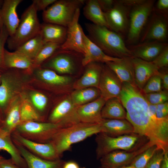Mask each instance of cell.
<instances>
[{
	"instance_id": "1",
	"label": "cell",
	"mask_w": 168,
	"mask_h": 168,
	"mask_svg": "<svg viewBox=\"0 0 168 168\" xmlns=\"http://www.w3.org/2000/svg\"><path fill=\"white\" fill-rule=\"evenodd\" d=\"M122 83L118 98L126 110V119L133 125L134 133L146 137L164 152L168 151V117L159 119L152 115L141 90L135 84Z\"/></svg>"
},
{
	"instance_id": "2",
	"label": "cell",
	"mask_w": 168,
	"mask_h": 168,
	"mask_svg": "<svg viewBox=\"0 0 168 168\" xmlns=\"http://www.w3.org/2000/svg\"><path fill=\"white\" fill-rule=\"evenodd\" d=\"M89 39L106 54L114 57H133L122 36L106 27L92 23H85Z\"/></svg>"
},
{
	"instance_id": "3",
	"label": "cell",
	"mask_w": 168,
	"mask_h": 168,
	"mask_svg": "<svg viewBox=\"0 0 168 168\" xmlns=\"http://www.w3.org/2000/svg\"><path fill=\"white\" fill-rule=\"evenodd\" d=\"M101 132L100 124L82 122L60 129L49 142L62 156L63 153L69 150L72 145Z\"/></svg>"
},
{
	"instance_id": "4",
	"label": "cell",
	"mask_w": 168,
	"mask_h": 168,
	"mask_svg": "<svg viewBox=\"0 0 168 168\" xmlns=\"http://www.w3.org/2000/svg\"><path fill=\"white\" fill-rule=\"evenodd\" d=\"M95 140L97 144L96 154L97 159L116 150H136L149 141L146 137L134 133L111 137L100 133L97 134Z\"/></svg>"
},
{
	"instance_id": "5",
	"label": "cell",
	"mask_w": 168,
	"mask_h": 168,
	"mask_svg": "<svg viewBox=\"0 0 168 168\" xmlns=\"http://www.w3.org/2000/svg\"><path fill=\"white\" fill-rule=\"evenodd\" d=\"M37 12L32 3L24 11L15 33L12 36H9L7 40L9 49L16 50L40 32L41 24Z\"/></svg>"
},
{
	"instance_id": "6",
	"label": "cell",
	"mask_w": 168,
	"mask_h": 168,
	"mask_svg": "<svg viewBox=\"0 0 168 168\" xmlns=\"http://www.w3.org/2000/svg\"><path fill=\"white\" fill-rule=\"evenodd\" d=\"M85 0H56L44 11L42 18L44 22L67 27L72 22L75 13L85 4Z\"/></svg>"
},
{
	"instance_id": "7",
	"label": "cell",
	"mask_w": 168,
	"mask_h": 168,
	"mask_svg": "<svg viewBox=\"0 0 168 168\" xmlns=\"http://www.w3.org/2000/svg\"><path fill=\"white\" fill-rule=\"evenodd\" d=\"M62 128H63L59 124L49 122L29 121L21 123L14 131L32 141L45 143L49 142L54 135Z\"/></svg>"
},
{
	"instance_id": "8",
	"label": "cell",
	"mask_w": 168,
	"mask_h": 168,
	"mask_svg": "<svg viewBox=\"0 0 168 168\" xmlns=\"http://www.w3.org/2000/svg\"><path fill=\"white\" fill-rule=\"evenodd\" d=\"M155 2L153 0H144L142 2L133 7L130 13L127 36V41L129 43H134L139 39L152 11Z\"/></svg>"
},
{
	"instance_id": "9",
	"label": "cell",
	"mask_w": 168,
	"mask_h": 168,
	"mask_svg": "<svg viewBox=\"0 0 168 168\" xmlns=\"http://www.w3.org/2000/svg\"><path fill=\"white\" fill-rule=\"evenodd\" d=\"M82 54H83L59 48L45 61L43 66L45 68L52 69L59 73L72 74L77 69V58Z\"/></svg>"
},
{
	"instance_id": "10",
	"label": "cell",
	"mask_w": 168,
	"mask_h": 168,
	"mask_svg": "<svg viewBox=\"0 0 168 168\" xmlns=\"http://www.w3.org/2000/svg\"><path fill=\"white\" fill-rule=\"evenodd\" d=\"M7 69L1 74L0 111L3 116L10 103L21 89L22 81Z\"/></svg>"
},
{
	"instance_id": "11",
	"label": "cell",
	"mask_w": 168,
	"mask_h": 168,
	"mask_svg": "<svg viewBox=\"0 0 168 168\" xmlns=\"http://www.w3.org/2000/svg\"><path fill=\"white\" fill-rule=\"evenodd\" d=\"M77 107L70 96L67 97L53 110L49 116V122L59 124L63 128L80 122L77 113Z\"/></svg>"
},
{
	"instance_id": "12",
	"label": "cell",
	"mask_w": 168,
	"mask_h": 168,
	"mask_svg": "<svg viewBox=\"0 0 168 168\" xmlns=\"http://www.w3.org/2000/svg\"><path fill=\"white\" fill-rule=\"evenodd\" d=\"M14 142L24 147L30 152L42 159L49 161L61 159V156L50 142L42 143L32 141L14 131L11 134Z\"/></svg>"
},
{
	"instance_id": "13",
	"label": "cell",
	"mask_w": 168,
	"mask_h": 168,
	"mask_svg": "<svg viewBox=\"0 0 168 168\" xmlns=\"http://www.w3.org/2000/svg\"><path fill=\"white\" fill-rule=\"evenodd\" d=\"M154 144H155L149 141L134 151L117 150L110 152L99 159L101 166L117 168L129 165L137 156Z\"/></svg>"
},
{
	"instance_id": "14",
	"label": "cell",
	"mask_w": 168,
	"mask_h": 168,
	"mask_svg": "<svg viewBox=\"0 0 168 168\" xmlns=\"http://www.w3.org/2000/svg\"><path fill=\"white\" fill-rule=\"evenodd\" d=\"M80 9L76 11L73 18L67 27L66 40L61 45L60 49L72 51L82 54L85 53L83 38V31L78 23Z\"/></svg>"
},
{
	"instance_id": "15",
	"label": "cell",
	"mask_w": 168,
	"mask_h": 168,
	"mask_svg": "<svg viewBox=\"0 0 168 168\" xmlns=\"http://www.w3.org/2000/svg\"><path fill=\"white\" fill-rule=\"evenodd\" d=\"M122 82L106 65L103 66L98 88L100 96L105 100L118 98L122 87Z\"/></svg>"
},
{
	"instance_id": "16",
	"label": "cell",
	"mask_w": 168,
	"mask_h": 168,
	"mask_svg": "<svg viewBox=\"0 0 168 168\" xmlns=\"http://www.w3.org/2000/svg\"><path fill=\"white\" fill-rule=\"evenodd\" d=\"M128 7L115 1L113 7L104 12L109 29L118 33L125 31L129 25Z\"/></svg>"
},
{
	"instance_id": "17",
	"label": "cell",
	"mask_w": 168,
	"mask_h": 168,
	"mask_svg": "<svg viewBox=\"0 0 168 168\" xmlns=\"http://www.w3.org/2000/svg\"><path fill=\"white\" fill-rule=\"evenodd\" d=\"M106 101L100 96L91 102L78 107L77 112L80 122L100 124L103 119L101 110Z\"/></svg>"
},
{
	"instance_id": "18",
	"label": "cell",
	"mask_w": 168,
	"mask_h": 168,
	"mask_svg": "<svg viewBox=\"0 0 168 168\" xmlns=\"http://www.w3.org/2000/svg\"><path fill=\"white\" fill-rule=\"evenodd\" d=\"M83 38L85 53L82 64L85 67L92 62L105 63L117 62L122 58L110 56L105 54L100 48L92 42L83 32Z\"/></svg>"
},
{
	"instance_id": "19",
	"label": "cell",
	"mask_w": 168,
	"mask_h": 168,
	"mask_svg": "<svg viewBox=\"0 0 168 168\" xmlns=\"http://www.w3.org/2000/svg\"><path fill=\"white\" fill-rule=\"evenodd\" d=\"M132 61L134 71V84L141 90L149 79L159 70L152 62L133 57Z\"/></svg>"
},
{
	"instance_id": "20",
	"label": "cell",
	"mask_w": 168,
	"mask_h": 168,
	"mask_svg": "<svg viewBox=\"0 0 168 168\" xmlns=\"http://www.w3.org/2000/svg\"><path fill=\"white\" fill-rule=\"evenodd\" d=\"M22 1L4 0L1 8L4 25L7 31L9 36H12L14 34L19 24L20 19L17 14L16 8Z\"/></svg>"
},
{
	"instance_id": "21",
	"label": "cell",
	"mask_w": 168,
	"mask_h": 168,
	"mask_svg": "<svg viewBox=\"0 0 168 168\" xmlns=\"http://www.w3.org/2000/svg\"><path fill=\"white\" fill-rule=\"evenodd\" d=\"M85 67L83 74L74 83L73 88L75 90L92 87L98 88L103 66L99 63L92 62Z\"/></svg>"
},
{
	"instance_id": "22",
	"label": "cell",
	"mask_w": 168,
	"mask_h": 168,
	"mask_svg": "<svg viewBox=\"0 0 168 168\" xmlns=\"http://www.w3.org/2000/svg\"><path fill=\"white\" fill-rule=\"evenodd\" d=\"M167 45L163 42L150 41L137 45L130 49L133 57L152 62Z\"/></svg>"
},
{
	"instance_id": "23",
	"label": "cell",
	"mask_w": 168,
	"mask_h": 168,
	"mask_svg": "<svg viewBox=\"0 0 168 168\" xmlns=\"http://www.w3.org/2000/svg\"><path fill=\"white\" fill-rule=\"evenodd\" d=\"M168 25L162 16H155L142 39V41H156L162 42L167 38Z\"/></svg>"
},
{
	"instance_id": "24",
	"label": "cell",
	"mask_w": 168,
	"mask_h": 168,
	"mask_svg": "<svg viewBox=\"0 0 168 168\" xmlns=\"http://www.w3.org/2000/svg\"><path fill=\"white\" fill-rule=\"evenodd\" d=\"M101 132L111 137H117L134 133V128L126 119H103L100 124Z\"/></svg>"
},
{
	"instance_id": "25",
	"label": "cell",
	"mask_w": 168,
	"mask_h": 168,
	"mask_svg": "<svg viewBox=\"0 0 168 168\" xmlns=\"http://www.w3.org/2000/svg\"><path fill=\"white\" fill-rule=\"evenodd\" d=\"M132 58H122L118 61L110 62L105 63L122 83L134 84V71Z\"/></svg>"
},
{
	"instance_id": "26",
	"label": "cell",
	"mask_w": 168,
	"mask_h": 168,
	"mask_svg": "<svg viewBox=\"0 0 168 168\" xmlns=\"http://www.w3.org/2000/svg\"><path fill=\"white\" fill-rule=\"evenodd\" d=\"M14 142L24 159L27 168H62L65 162L61 159L49 161L42 159L32 153L21 145Z\"/></svg>"
},
{
	"instance_id": "27",
	"label": "cell",
	"mask_w": 168,
	"mask_h": 168,
	"mask_svg": "<svg viewBox=\"0 0 168 168\" xmlns=\"http://www.w3.org/2000/svg\"><path fill=\"white\" fill-rule=\"evenodd\" d=\"M1 151L9 153L16 165L21 168H27L24 159L13 141L11 133L2 128L0 129V151Z\"/></svg>"
},
{
	"instance_id": "28",
	"label": "cell",
	"mask_w": 168,
	"mask_h": 168,
	"mask_svg": "<svg viewBox=\"0 0 168 168\" xmlns=\"http://www.w3.org/2000/svg\"><path fill=\"white\" fill-rule=\"evenodd\" d=\"M67 27L44 22L41 24L40 33L44 44L52 42L62 44L67 36Z\"/></svg>"
},
{
	"instance_id": "29",
	"label": "cell",
	"mask_w": 168,
	"mask_h": 168,
	"mask_svg": "<svg viewBox=\"0 0 168 168\" xmlns=\"http://www.w3.org/2000/svg\"><path fill=\"white\" fill-rule=\"evenodd\" d=\"M21 102L19 97H16L10 103L4 116L1 128L11 134L21 123L20 109Z\"/></svg>"
},
{
	"instance_id": "30",
	"label": "cell",
	"mask_w": 168,
	"mask_h": 168,
	"mask_svg": "<svg viewBox=\"0 0 168 168\" xmlns=\"http://www.w3.org/2000/svg\"><path fill=\"white\" fill-rule=\"evenodd\" d=\"M4 62L7 69L17 68L28 69L34 67L33 60L16 50L10 52L5 49Z\"/></svg>"
},
{
	"instance_id": "31",
	"label": "cell",
	"mask_w": 168,
	"mask_h": 168,
	"mask_svg": "<svg viewBox=\"0 0 168 168\" xmlns=\"http://www.w3.org/2000/svg\"><path fill=\"white\" fill-rule=\"evenodd\" d=\"M102 119H125L126 118V111L118 98L107 100L101 111Z\"/></svg>"
},
{
	"instance_id": "32",
	"label": "cell",
	"mask_w": 168,
	"mask_h": 168,
	"mask_svg": "<svg viewBox=\"0 0 168 168\" xmlns=\"http://www.w3.org/2000/svg\"><path fill=\"white\" fill-rule=\"evenodd\" d=\"M83 9L85 16L92 22L108 28L104 13L101 10L97 0H85Z\"/></svg>"
},
{
	"instance_id": "33",
	"label": "cell",
	"mask_w": 168,
	"mask_h": 168,
	"mask_svg": "<svg viewBox=\"0 0 168 168\" xmlns=\"http://www.w3.org/2000/svg\"><path fill=\"white\" fill-rule=\"evenodd\" d=\"M100 96L99 89L92 87L75 90L70 97L73 103L78 107L91 102Z\"/></svg>"
},
{
	"instance_id": "34",
	"label": "cell",
	"mask_w": 168,
	"mask_h": 168,
	"mask_svg": "<svg viewBox=\"0 0 168 168\" xmlns=\"http://www.w3.org/2000/svg\"><path fill=\"white\" fill-rule=\"evenodd\" d=\"M35 73L42 81L50 85L67 86L72 82L70 77L59 75L53 70L47 68H38L35 70Z\"/></svg>"
},
{
	"instance_id": "35",
	"label": "cell",
	"mask_w": 168,
	"mask_h": 168,
	"mask_svg": "<svg viewBox=\"0 0 168 168\" xmlns=\"http://www.w3.org/2000/svg\"><path fill=\"white\" fill-rule=\"evenodd\" d=\"M40 32L18 48L16 51L34 60L44 44Z\"/></svg>"
},
{
	"instance_id": "36",
	"label": "cell",
	"mask_w": 168,
	"mask_h": 168,
	"mask_svg": "<svg viewBox=\"0 0 168 168\" xmlns=\"http://www.w3.org/2000/svg\"><path fill=\"white\" fill-rule=\"evenodd\" d=\"M61 45L52 42L44 44L33 60L34 67L39 66L42 64L59 48Z\"/></svg>"
},
{
	"instance_id": "37",
	"label": "cell",
	"mask_w": 168,
	"mask_h": 168,
	"mask_svg": "<svg viewBox=\"0 0 168 168\" xmlns=\"http://www.w3.org/2000/svg\"><path fill=\"white\" fill-rule=\"evenodd\" d=\"M20 112L21 123L29 121H37L41 119L34 107L27 100L21 101Z\"/></svg>"
},
{
	"instance_id": "38",
	"label": "cell",
	"mask_w": 168,
	"mask_h": 168,
	"mask_svg": "<svg viewBox=\"0 0 168 168\" xmlns=\"http://www.w3.org/2000/svg\"><path fill=\"white\" fill-rule=\"evenodd\" d=\"M158 148H159L156 144L151 146L137 156L130 165L132 166L134 168H145L148 161L156 151Z\"/></svg>"
},
{
	"instance_id": "39",
	"label": "cell",
	"mask_w": 168,
	"mask_h": 168,
	"mask_svg": "<svg viewBox=\"0 0 168 168\" xmlns=\"http://www.w3.org/2000/svg\"><path fill=\"white\" fill-rule=\"evenodd\" d=\"M161 80L157 73L149 79L141 91L143 94L158 92L161 90Z\"/></svg>"
},
{
	"instance_id": "40",
	"label": "cell",
	"mask_w": 168,
	"mask_h": 168,
	"mask_svg": "<svg viewBox=\"0 0 168 168\" xmlns=\"http://www.w3.org/2000/svg\"><path fill=\"white\" fill-rule=\"evenodd\" d=\"M143 95L149 103L153 105H157L167 101L168 100V91L165 90H161L158 92L143 94Z\"/></svg>"
},
{
	"instance_id": "41",
	"label": "cell",
	"mask_w": 168,
	"mask_h": 168,
	"mask_svg": "<svg viewBox=\"0 0 168 168\" xmlns=\"http://www.w3.org/2000/svg\"><path fill=\"white\" fill-rule=\"evenodd\" d=\"M30 97L36 109L41 111L45 109L48 102L47 98L45 95L37 91H33L30 94Z\"/></svg>"
},
{
	"instance_id": "42",
	"label": "cell",
	"mask_w": 168,
	"mask_h": 168,
	"mask_svg": "<svg viewBox=\"0 0 168 168\" xmlns=\"http://www.w3.org/2000/svg\"><path fill=\"white\" fill-rule=\"evenodd\" d=\"M9 37L7 31L4 25L0 34V74L7 69L4 64V45Z\"/></svg>"
},
{
	"instance_id": "43",
	"label": "cell",
	"mask_w": 168,
	"mask_h": 168,
	"mask_svg": "<svg viewBox=\"0 0 168 168\" xmlns=\"http://www.w3.org/2000/svg\"><path fill=\"white\" fill-rule=\"evenodd\" d=\"M164 153L162 149H157L148 161L145 168H160Z\"/></svg>"
},
{
	"instance_id": "44",
	"label": "cell",
	"mask_w": 168,
	"mask_h": 168,
	"mask_svg": "<svg viewBox=\"0 0 168 168\" xmlns=\"http://www.w3.org/2000/svg\"><path fill=\"white\" fill-rule=\"evenodd\" d=\"M159 70L168 65V46H166L156 58L152 61Z\"/></svg>"
},
{
	"instance_id": "45",
	"label": "cell",
	"mask_w": 168,
	"mask_h": 168,
	"mask_svg": "<svg viewBox=\"0 0 168 168\" xmlns=\"http://www.w3.org/2000/svg\"><path fill=\"white\" fill-rule=\"evenodd\" d=\"M168 101L157 105L156 116L157 118L162 119L168 117Z\"/></svg>"
},
{
	"instance_id": "46",
	"label": "cell",
	"mask_w": 168,
	"mask_h": 168,
	"mask_svg": "<svg viewBox=\"0 0 168 168\" xmlns=\"http://www.w3.org/2000/svg\"><path fill=\"white\" fill-rule=\"evenodd\" d=\"M56 0H34L32 3L34 4L37 11L46 9L47 7L53 4Z\"/></svg>"
},
{
	"instance_id": "47",
	"label": "cell",
	"mask_w": 168,
	"mask_h": 168,
	"mask_svg": "<svg viewBox=\"0 0 168 168\" xmlns=\"http://www.w3.org/2000/svg\"><path fill=\"white\" fill-rule=\"evenodd\" d=\"M100 6L104 12L111 9L114 5L115 0H97Z\"/></svg>"
},
{
	"instance_id": "48",
	"label": "cell",
	"mask_w": 168,
	"mask_h": 168,
	"mask_svg": "<svg viewBox=\"0 0 168 168\" xmlns=\"http://www.w3.org/2000/svg\"><path fill=\"white\" fill-rule=\"evenodd\" d=\"M0 165L1 168H21L14 163L11 158H3L0 160Z\"/></svg>"
},
{
	"instance_id": "49",
	"label": "cell",
	"mask_w": 168,
	"mask_h": 168,
	"mask_svg": "<svg viewBox=\"0 0 168 168\" xmlns=\"http://www.w3.org/2000/svg\"><path fill=\"white\" fill-rule=\"evenodd\" d=\"M156 9L161 12H166L168 9V0H159L156 4Z\"/></svg>"
},
{
	"instance_id": "50",
	"label": "cell",
	"mask_w": 168,
	"mask_h": 168,
	"mask_svg": "<svg viewBox=\"0 0 168 168\" xmlns=\"http://www.w3.org/2000/svg\"><path fill=\"white\" fill-rule=\"evenodd\" d=\"M157 74L160 77L163 86L165 90L168 91V74L167 72H160L159 70Z\"/></svg>"
},
{
	"instance_id": "51",
	"label": "cell",
	"mask_w": 168,
	"mask_h": 168,
	"mask_svg": "<svg viewBox=\"0 0 168 168\" xmlns=\"http://www.w3.org/2000/svg\"><path fill=\"white\" fill-rule=\"evenodd\" d=\"M144 0H121L119 1L124 5L132 7L142 2Z\"/></svg>"
},
{
	"instance_id": "52",
	"label": "cell",
	"mask_w": 168,
	"mask_h": 168,
	"mask_svg": "<svg viewBox=\"0 0 168 168\" xmlns=\"http://www.w3.org/2000/svg\"><path fill=\"white\" fill-rule=\"evenodd\" d=\"M62 168H81L80 167L78 163L73 161H65Z\"/></svg>"
},
{
	"instance_id": "53",
	"label": "cell",
	"mask_w": 168,
	"mask_h": 168,
	"mask_svg": "<svg viewBox=\"0 0 168 168\" xmlns=\"http://www.w3.org/2000/svg\"><path fill=\"white\" fill-rule=\"evenodd\" d=\"M160 168H168V151L164 152Z\"/></svg>"
},
{
	"instance_id": "54",
	"label": "cell",
	"mask_w": 168,
	"mask_h": 168,
	"mask_svg": "<svg viewBox=\"0 0 168 168\" xmlns=\"http://www.w3.org/2000/svg\"><path fill=\"white\" fill-rule=\"evenodd\" d=\"M4 25V23L1 13V8H0V34Z\"/></svg>"
},
{
	"instance_id": "55",
	"label": "cell",
	"mask_w": 168,
	"mask_h": 168,
	"mask_svg": "<svg viewBox=\"0 0 168 168\" xmlns=\"http://www.w3.org/2000/svg\"><path fill=\"white\" fill-rule=\"evenodd\" d=\"M3 121V117L0 111V129L2 128Z\"/></svg>"
},
{
	"instance_id": "56",
	"label": "cell",
	"mask_w": 168,
	"mask_h": 168,
	"mask_svg": "<svg viewBox=\"0 0 168 168\" xmlns=\"http://www.w3.org/2000/svg\"><path fill=\"white\" fill-rule=\"evenodd\" d=\"M104 168H134V167H133V166L130 165H129L128 166H124L123 167H117V168H109V167H104Z\"/></svg>"
},
{
	"instance_id": "57",
	"label": "cell",
	"mask_w": 168,
	"mask_h": 168,
	"mask_svg": "<svg viewBox=\"0 0 168 168\" xmlns=\"http://www.w3.org/2000/svg\"><path fill=\"white\" fill-rule=\"evenodd\" d=\"M4 0H0V8H1L3 4Z\"/></svg>"
},
{
	"instance_id": "58",
	"label": "cell",
	"mask_w": 168,
	"mask_h": 168,
	"mask_svg": "<svg viewBox=\"0 0 168 168\" xmlns=\"http://www.w3.org/2000/svg\"><path fill=\"white\" fill-rule=\"evenodd\" d=\"M4 157H2V156H0V160L1 159H2Z\"/></svg>"
},
{
	"instance_id": "59",
	"label": "cell",
	"mask_w": 168,
	"mask_h": 168,
	"mask_svg": "<svg viewBox=\"0 0 168 168\" xmlns=\"http://www.w3.org/2000/svg\"><path fill=\"white\" fill-rule=\"evenodd\" d=\"M1 74H0V84L1 83Z\"/></svg>"
},
{
	"instance_id": "60",
	"label": "cell",
	"mask_w": 168,
	"mask_h": 168,
	"mask_svg": "<svg viewBox=\"0 0 168 168\" xmlns=\"http://www.w3.org/2000/svg\"><path fill=\"white\" fill-rule=\"evenodd\" d=\"M104 168V167H103L101 166L100 167H99V168Z\"/></svg>"
},
{
	"instance_id": "61",
	"label": "cell",
	"mask_w": 168,
	"mask_h": 168,
	"mask_svg": "<svg viewBox=\"0 0 168 168\" xmlns=\"http://www.w3.org/2000/svg\"><path fill=\"white\" fill-rule=\"evenodd\" d=\"M81 168H86L85 167H81Z\"/></svg>"
},
{
	"instance_id": "62",
	"label": "cell",
	"mask_w": 168,
	"mask_h": 168,
	"mask_svg": "<svg viewBox=\"0 0 168 168\" xmlns=\"http://www.w3.org/2000/svg\"><path fill=\"white\" fill-rule=\"evenodd\" d=\"M0 168H1V166H0Z\"/></svg>"
}]
</instances>
